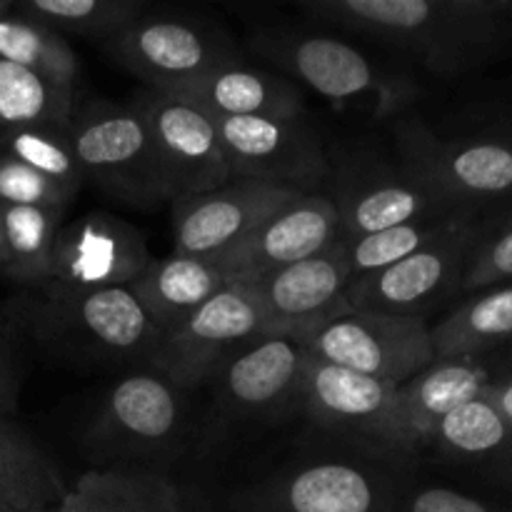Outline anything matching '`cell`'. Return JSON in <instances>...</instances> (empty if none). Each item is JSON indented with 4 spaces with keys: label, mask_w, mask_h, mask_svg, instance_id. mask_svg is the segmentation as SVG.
<instances>
[{
    "label": "cell",
    "mask_w": 512,
    "mask_h": 512,
    "mask_svg": "<svg viewBox=\"0 0 512 512\" xmlns=\"http://www.w3.org/2000/svg\"><path fill=\"white\" fill-rule=\"evenodd\" d=\"M303 13L443 80L512 55V0H308Z\"/></svg>",
    "instance_id": "cell-1"
},
{
    "label": "cell",
    "mask_w": 512,
    "mask_h": 512,
    "mask_svg": "<svg viewBox=\"0 0 512 512\" xmlns=\"http://www.w3.org/2000/svg\"><path fill=\"white\" fill-rule=\"evenodd\" d=\"M250 45L280 75L310 85L330 103L365 110L375 120L400 118L420 98V85L405 68L385 65L350 40L290 25H265Z\"/></svg>",
    "instance_id": "cell-2"
},
{
    "label": "cell",
    "mask_w": 512,
    "mask_h": 512,
    "mask_svg": "<svg viewBox=\"0 0 512 512\" xmlns=\"http://www.w3.org/2000/svg\"><path fill=\"white\" fill-rule=\"evenodd\" d=\"M20 318L48 353L95 368L148 365L163 333L130 288L40 290V298L23 303Z\"/></svg>",
    "instance_id": "cell-3"
},
{
    "label": "cell",
    "mask_w": 512,
    "mask_h": 512,
    "mask_svg": "<svg viewBox=\"0 0 512 512\" xmlns=\"http://www.w3.org/2000/svg\"><path fill=\"white\" fill-rule=\"evenodd\" d=\"M68 135L83 180L108 198L135 208L173 200L153 135L133 105L85 100L75 105Z\"/></svg>",
    "instance_id": "cell-4"
},
{
    "label": "cell",
    "mask_w": 512,
    "mask_h": 512,
    "mask_svg": "<svg viewBox=\"0 0 512 512\" xmlns=\"http://www.w3.org/2000/svg\"><path fill=\"white\" fill-rule=\"evenodd\" d=\"M395 145L405 170L460 208L512 200V135L440 138L420 118H398Z\"/></svg>",
    "instance_id": "cell-5"
},
{
    "label": "cell",
    "mask_w": 512,
    "mask_h": 512,
    "mask_svg": "<svg viewBox=\"0 0 512 512\" xmlns=\"http://www.w3.org/2000/svg\"><path fill=\"white\" fill-rule=\"evenodd\" d=\"M408 480L365 460L293 465L230 500L233 512H395Z\"/></svg>",
    "instance_id": "cell-6"
},
{
    "label": "cell",
    "mask_w": 512,
    "mask_h": 512,
    "mask_svg": "<svg viewBox=\"0 0 512 512\" xmlns=\"http://www.w3.org/2000/svg\"><path fill=\"white\" fill-rule=\"evenodd\" d=\"M305 355L383 383L403 385L435 360L425 318L348 310L300 340Z\"/></svg>",
    "instance_id": "cell-7"
},
{
    "label": "cell",
    "mask_w": 512,
    "mask_h": 512,
    "mask_svg": "<svg viewBox=\"0 0 512 512\" xmlns=\"http://www.w3.org/2000/svg\"><path fill=\"white\" fill-rule=\"evenodd\" d=\"M235 180L318 193L333 173L318 128L308 115L295 118H213Z\"/></svg>",
    "instance_id": "cell-8"
},
{
    "label": "cell",
    "mask_w": 512,
    "mask_h": 512,
    "mask_svg": "<svg viewBox=\"0 0 512 512\" xmlns=\"http://www.w3.org/2000/svg\"><path fill=\"white\" fill-rule=\"evenodd\" d=\"M263 335V313L245 285H228L195 313L160 333L148 368L175 388L193 390L215 378L225 360Z\"/></svg>",
    "instance_id": "cell-9"
},
{
    "label": "cell",
    "mask_w": 512,
    "mask_h": 512,
    "mask_svg": "<svg viewBox=\"0 0 512 512\" xmlns=\"http://www.w3.org/2000/svg\"><path fill=\"white\" fill-rule=\"evenodd\" d=\"M105 50L153 90H173L240 60L230 38L205 20L150 10L105 43Z\"/></svg>",
    "instance_id": "cell-10"
},
{
    "label": "cell",
    "mask_w": 512,
    "mask_h": 512,
    "mask_svg": "<svg viewBox=\"0 0 512 512\" xmlns=\"http://www.w3.org/2000/svg\"><path fill=\"white\" fill-rule=\"evenodd\" d=\"M333 178V195L340 223V240H358L380 230L395 228L415 218L445 215L460 208L415 178L403 165H388L373 158H348Z\"/></svg>",
    "instance_id": "cell-11"
},
{
    "label": "cell",
    "mask_w": 512,
    "mask_h": 512,
    "mask_svg": "<svg viewBox=\"0 0 512 512\" xmlns=\"http://www.w3.org/2000/svg\"><path fill=\"white\" fill-rule=\"evenodd\" d=\"M483 218L388 268L353 278L345 288L348 308L425 318L433 305L460 293Z\"/></svg>",
    "instance_id": "cell-12"
},
{
    "label": "cell",
    "mask_w": 512,
    "mask_h": 512,
    "mask_svg": "<svg viewBox=\"0 0 512 512\" xmlns=\"http://www.w3.org/2000/svg\"><path fill=\"white\" fill-rule=\"evenodd\" d=\"M150 260L143 230L118 215L95 210L60 228L50 280L40 290L90 293L130 288Z\"/></svg>",
    "instance_id": "cell-13"
},
{
    "label": "cell",
    "mask_w": 512,
    "mask_h": 512,
    "mask_svg": "<svg viewBox=\"0 0 512 512\" xmlns=\"http://www.w3.org/2000/svg\"><path fill=\"white\" fill-rule=\"evenodd\" d=\"M130 105L143 115L153 135L170 198L208 193L233 180L218 128L208 113L188 100L153 88L140 90Z\"/></svg>",
    "instance_id": "cell-14"
},
{
    "label": "cell",
    "mask_w": 512,
    "mask_h": 512,
    "mask_svg": "<svg viewBox=\"0 0 512 512\" xmlns=\"http://www.w3.org/2000/svg\"><path fill=\"white\" fill-rule=\"evenodd\" d=\"M183 420V390L155 370H138L108 390L88 443L100 455L148 458L173 448Z\"/></svg>",
    "instance_id": "cell-15"
},
{
    "label": "cell",
    "mask_w": 512,
    "mask_h": 512,
    "mask_svg": "<svg viewBox=\"0 0 512 512\" xmlns=\"http://www.w3.org/2000/svg\"><path fill=\"white\" fill-rule=\"evenodd\" d=\"M338 240V213L328 195L300 193L213 260H218L230 285H250L325 253Z\"/></svg>",
    "instance_id": "cell-16"
},
{
    "label": "cell",
    "mask_w": 512,
    "mask_h": 512,
    "mask_svg": "<svg viewBox=\"0 0 512 512\" xmlns=\"http://www.w3.org/2000/svg\"><path fill=\"white\" fill-rule=\"evenodd\" d=\"M348 283V253L343 240H338L325 253L265 275L245 288L263 313V335L303 340L328 320L348 313Z\"/></svg>",
    "instance_id": "cell-17"
},
{
    "label": "cell",
    "mask_w": 512,
    "mask_h": 512,
    "mask_svg": "<svg viewBox=\"0 0 512 512\" xmlns=\"http://www.w3.org/2000/svg\"><path fill=\"white\" fill-rule=\"evenodd\" d=\"M493 383L478 358H435L395 390L393 405L380 433L378 450L390 455H415L433 440L435 428L468 400Z\"/></svg>",
    "instance_id": "cell-18"
},
{
    "label": "cell",
    "mask_w": 512,
    "mask_h": 512,
    "mask_svg": "<svg viewBox=\"0 0 512 512\" xmlns=\"http://www.w3.org/2000/svg\"><path fill=\"white\" fill-rule=\"evenodd\" d=\"M295 190L230 180L220 188L173 200L175 253L218 258L258 228L268 215L293 200Z\"/></svg>",
    "instance_id": "cell-19"
},
{
    "label": "cell",
    "mask_w": 512,
    "mask_h": 512,
    "mask_svg": "<svg viewBox=\"0 0 512 512\" xmlns=\"http://www.w3.org/2000/svg\"><path fill=\"white\" fill-rule=\"evenodd\" d=\"M395 385L340 365L303 358L300 400L315 425L333 433L355 435L378 448L385 418L395 398Z\"/></svg>",
    "instance_id": "cell-20"
},
{
    "label": "cell",
    "mask_w": 512,
    "mask_h": 512,
    "mask_svg": "<svg viewBox=\"0 0 512 512\" xmlns=\"http://www.w3.org/2000/svg\"><path fill=\"white\" fill-rule=\"evenodd\" d=\"M163 93L183 98L210 118H295L305 113L298 83L233 60Z\"/></svg>",
    "instance_id": "cell-21"
},
{
    "label": "cell",
    "mask_w": 512,
    "mask_h": 512,
    "mask_svg": "<svg viewBox=\"0 0 512 512\" xmlns=\"http://www.w3.org/2000/svg\"><path fill=\"white\" fill-rule=\"evenodd\" d=\"M305 350L300 340L285 335H258L240 345L223 363L220 400L233 413H265L300 398V373Z\"/></svg>",
    "instance_id": "cell-22"
},
{
    "label": "cell",
    "mask_w": 512,
    "mask_h": 512,
    "mask_svg": "<svg viewBox=\"0 0 512 512\" xmlns=\"http://www.w3.org/2000/svg\"><path fill=\"white\" fill-rule=\"evenodd\" d=\"M228 285L218 260L195 258L173 250L165 258L150 260L130 290L143 303L150 318L160 325V330H165L188 318Z\"/></svg>",
    "instance_id": "cell-23"
},
{
    "label": "cell",
    "mask_w": 512,
    "mask_h": 512,
    "mask_svg": "<svg viewBox=\"0 0 512 512\" xmlns=\"http://www.w3.org/2000/svg\"><path fill=\"white\" fill-rule=\"evenodd\" d=\"M68 485L55 460L10 418H0V510L58 512Z\"/></svg>",
    "instance_id": "cell-24"
},
{
    "label": "cell",
    "mask_w": 512,
    "mask_h": 512,
    "mask_svg": "<svg viewBox=\"0 0 512 512\" xmlns=\"http://www.w3.org/2000/svg\"><path fill=\"white\" fill-rule=\"evenodd\" d=\"M68 210L0 208V275L15 285L40 290L50 280L53 250Z\"/></svg>",
    "instance_id": "cell-25"
},
{
    "label": "cell",
    "mask_w": 512,
    "mask_h": 512,
    "mask_svg": "<svg viewBox=\"0 0 512 512\" xmlns=\"http://www.w3.org/2000/svg\"><path fill=\"white\" fill-rule=\"evenodd\" d=\"M435 358H480L512 343V283L480 290L438 325H430Z\"/></svg>",
    "instance_id": "cell-26"
},
{
    "label": "cell",
    "mask_w": 512,
    "mask_h": 512,
    "mask_svg": "<svg viewBox=\"0 0 512 512\" xmlns=\"http://www.w3.org/2000/svg\"><path fill=\"white\" fill-rule=\"evenodd\" d=\"M75 85L55 83L0 58V133L18 128H68Z\"/></svg>",
    "instance_id": "cell-27"
},
{
    "label": "cell",
    "mask_w": 512,
    "mask_h": 512,
    "mask_svg": "<svg viewBox=\"0 0 512 512\" xmlns=\"http://www.w3.org/2000/svg\"><path fill=\"white\" fill-rule=\"evenodd\" d=\"M483 215L485 213H480V210H455V213L408 220V223H400L395 228L380 230V233L365 235L358 240H343L345 253H348L350 280L420 253V250L440 243L448 235L458 233L465 225L480 220Z\"/></svg>",
    "instance_id": "cell-28"
},
{
    "label": "cell",
    "mask_w": 512,
    "mask_h": 512,
    "mask_svg": "<svg viewBox=\"0 0 512 512\" xmlns=\"http://www.w3.org/2000/svg\"><path fill=\"white\" fill-rule=\"evenodd\" d=\"M428 448L450 463L493 465L512 448V428L483 393L455 408L435 428Z\"/></svg>",
    "instance_id": "cell-29"
},
{
    "label": "cell",
    "mask_w": 512,
    "mask_h": 512,
    "mask_svg": "<svg viewBox=\"0 0 512 512\" xmlns=\"http://www.w3.org/2000/svg\"><path fill=\"white\" fill-rule=\"evenodd\" d=\"M15 10L60 35L110 43L148 10L143 0H20Z\"/></svg>",
    "instance_id": "cell-30"
},
{
    "label": "cell",
    "mask_w": 512,
    "mask_h": 512,
    "mask_svg": "<svg viewBox=\"0 0 512 512\" xmlns=\"http://www.w3.org/2000/svg\"><path fill=\"white\" fill-rule=\"evenodd\" d=\"M0 58L55 83L75 85L78 80V55L70 48L65 35L55 33L40 20L18 13L15 5L10 13L0 15Z\"/></svg>",
    "instance_id": "cell-31"
},
{
    "label": "cell",
    "mask_w": 512,
    "mask_h": 512,
    "mask_svg": "<svg viewBox=\"0 0 512 512\" xmlns=\"http://www.w3.org/2000/svg\"><path fill=\"white\" fill-rule=\"evenodd\" d=\"M0 153L38 170L40 175L75 195L85 185L68 128L8 130V133H0Z\"/></svg>",
    "instance_id": "cell-32"
},
{
    "label": "cell",
    "mask_w": 512,
    "mask_h": 512,
    "mask_svg": "<svg viewBox=\"0 0 512 512\" xmlns=\"http://www.w3.org/2000/svg\"><path fill=\"white\" fill-rule=\"evenodd\" d=\"M145 470H90L68 488L58 512H143Z\"/></svg>",
    "instance_id": "cell-33"
},
{
    "label": "cell",
    "mask_w": 512,
    "mask_h": 512,
    "mask_svg": "<svg viewBox=\"0 0 512 512\" xmlns=\"http://www.w3.org/2000/svg\"><path fill=\"white\" fill-rule=\"evenodd\" d=\"M512 283V205L485 215L460 290H488Z\"/></svg>",
    "instance_id": "cell-34"
},
{
    "label": "cell",
    "mask_w": 512,
    "mask_h": 512,
    "mask_svg": "<svg viewBox=\"0 0 512 512\" xmlns=\"http://www.w3.org/2000/svg\"><path fill=\"white\" fill-rule=\"evenodd\" d=\"M75 193L28 168L20 160L0 153V205H25V208L68 210Z\"/></svg>",
    "instance_id": "cell-35"
},
{
    "label": "cell",
    "mask_w": 512,
    "mask_h": 512,
    "mask_svg": "<svg viewBox=\"0 0 512 512\" xmlns=\"http://www.w3.org/2000/svg\"><path fill=\"white\" fill-rule=\"evenodd\" d=\"M395 512H512V508L445 485H408Z\"/></svg>",
    "instance_id": "cell-36"
},
{
    "label": "cell",
    "mask_w": 512,
    "mask_h": 512,
    "mask_svg": "<svg viewBox=\"0 0 512 512\" xmlns=\"http://www.w3.org/2000/svg\"><path fill=\"white\" fill-rule=\"evenodd\" d=\"M20 390V360L15 355L13 338L0 328V418H10L18 403Z\"/></svg>",
    "instance_id": "cell-37"
},
{
    "label": "cell",
    "mask_w": 512,
    "mask_h": 512,
    "mask_svg": "<svg viewBox=\"0 0 512 512\" xmlns=\"http://www.w3.org/2000/svg\"><path fill=\"white\" fill-rule=\"evenodd\" d=\"M143 512H188L178 488L163 475L145 470V505Z\"/></svg>",
    "instance_id": "cell-38"
},
{
    "label": "cell",
    "mask_w": 512,
    "mask_h": 512,
    "mask_svg": "<svg viewBox=\"0 0 512 512\" xmlns=\"http://www.w3.org/2000/svg\"><path fill=\"white\" fill-rule=\"evenodd\" d=\"M485 398L503 413V418L508 420L512 428V373L503 380H493V383L485 388Z\"/></svg>",
    "instance_id": "cell-39"
},
{
    "label": "cell",
    "mask_w": 512,
    "mask_h": 512,
    "mask_svg": "<svg viewBox=\"0 0 512 512\" xmlns=\"http://www.w3.org/2000/svg\"><path fill=\"white\" fill-rule=\"evenodd\" d=\"M488 468H490L488 470L490 478H493L498 485H503V488H508L512 493V448L503 455V458H498L493 465H488Z\"/></svg>",
    "instance_id": "cell-40"
},
{
    "label": "cell",
    "mask_w": 512,
    "mask_h": 512,
    "mask_svg": "<svg viewBox=\"0 0 512 512\" xmlns=\"http://www.w3.org/2000/svg\"><path fill=\"white\" fill-rule=\"evenodd\" d=\"M13 0H0V15H5V13H10V10H13Z\"/></svg>",
    "instance_id": "cell-41"
},
{
    "label": "cell",
    "mask_w": 512,
    "mask_h": 512,
    "mask_svg": "<svg viewBox=\"0 0 512 512\" xmlns=\"http://www.w3.org/2000/svg\"><path fill=\"white\" fill-rule=\"evenodd\" d=\"M510 373H512V343H510Z\"/></svg>",
    "instance_id": "cell-42"
},
{
    "label": "cell",
    "mask_w": 512,
    "mask_h": 512,
    "mask_svg": "<svg viewBox=\"0 0 512 512\" xmlns=\"http://www.w3.org/2000/svg\"><path fill=\"white\" fill-rule=\"evenodd\" d=\"M0 328H5V320L3 318H0Z\"/></svg>",
    "instance_id": "cell-43"
},
{
    "label": "cell",
    "mask_w": 512,
    "mask_h": 512,
    "mask_svg": "<svg viewBox=\"0 0 512 512\" xmlns=\"http://www.w3.org/2000/svg\"><path fill=\"white\" fill-rule=\"evenodd\" d=\"M0 208H3V205H0Z\"/></svg>",
    "instance_id": "cell-44"
},
{
    "label": "cell",
    "mask_w": 512,
    "mask_h": 512,
    "mask_svg": "<svg viewBox=\"0 0 512 512\" xmlns=\"http://www.w3.org/2000/svg\"><path fill=\"white\" fill-rule=\"evenodd\" d=\"M0 512H3V510H0Z\"/></svg>",
    "instance_id": "cell-45"
}]
</instances>
